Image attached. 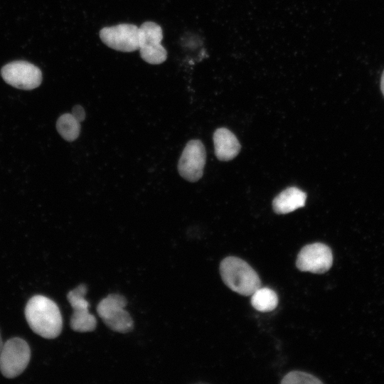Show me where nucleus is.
Masks as SVG:
<instances>
[{
	"mask_svg": "<svg viewBox=\"0 0 384 384\" xmlns=\"http://www.w3.org/2000/svg\"><path fill=\"white\" fill-rule=\"evenodd\" d=\"M126 298L119 294H110L97 304V312L104 323L112 330L127 333L134 327L133 320L125 310Z\"/></svg>",
	"mask_w": 384,
	"mask_h": 384,
	"instance_id": "nucleus-3",
	"label": "nucleus"
},
{
	"mask_svg": "<svg viewBox=\"0 0 384 384\" xmlns=\"http://www.w3.org/2000/svg\"><path fill=\"white\" fill-rule=\"evenodd\" d=\"M163 38L161 27L152 21H146L139 28V49L145 62L161 64L166 60L167 52L161 44Z\"/></svg>",
	"mask_w": 384,
	"mask_h": 384,
	"instance_id": "nucleus-5",
	"label": "nucleus"
},
{
	"mask_svg": "<svg viewBox=\"0 0 384 384\" xmlns=\"http://www.w3.org/2000/svg\"><path fill=\"white\" fill-rule=\"evenodd\" d=\"M56 128L60 136L68 142L75 140L80 132V122L71 113L62 114L57 120Z\"/></svg>",
	"mask_w": 384,
	"mask_h": 384,
	"instance_id": "nucleus-14",
	"label": "nucleus"
},
{
	"mask_svg": "<svg viewBox=\"0 0 384 384\" xmlns=\"http://www.w3.org/2000/svg\"><path fill=\"white\" fill-rule=\"evenodd\" d=\"M30 358V347L25 340L10 338L3 343L0 352V370L6 378H15L25 370Z\"/></svg>",
	"mask_w": 384,
	"mask_h": 384,
	"instance_id": "nucleus-4",
	"label": "nucleus"
},
{
	"mask_svg": "<svg viewBox=\"0 0 384 384\" xmlns=\"http://www.w3.org/2000/svg\"><path fill=\"white\" fill-rule=\"evenodd\" d=\"M100 38L106 46L118 51L132 52L139 49V28L134 24L104 27L100 31Z\"/></svg>",
	"mask_w": 384,
	"mask_h": 384,
	"instance_id": "nucleus-9",
	"label": "nucleus"
},
{
	"mask_svg": "<svg viewBox=\"0 0 384 384\" xmlns=\"http://www.w3.org/2000/svg\"><path fill=\"white\" fill-rule=\"evenodd\" d=\"M220 273L228 287L243 296L252 295L261 287L260 279L254 269L237 257L224 258L220 265Z\"/></svg>",
	"mask_w": 384,
	"mask_h": 384,
	"instance_id": "nucleus-2",
	"label": "nucleus"
},
{
	"mask_svg": "<svg viewBox=\"0 0 384 384\" xmlns=\"http://www.w3.org/2000/svg\"><path fill=\"white\" fill-rule=\"evenodd\" d=\"M2 346H3V342H2L1 334H0V352L2 348Z\"/></svg>",
	"mask_w": 384,
	"mask_h": 384,
	"instance_id": "nucleus-18",
	"label": "nucleus"
},
{
	"mask_svg": "<svg viewBox=\"0 0 384 384\" xmlns=\"http://www.w3.org/2000/svg\"><path fill=\"white\" fill-rule=\"evenodd\" d=\"M87 289V286L81 284L70 291L67 295L73 309L70 326L73 330L78 332L92 331L97 326L96 318L89 312L90 304L85 297Z\"/></svg>",
	"mask_w": 384,
	"mask_h": 384,
	"instance_id": "nucleus-10",
	"label": "nucleus"
},
{
	"mask_svg": "<svg viewBox=\"0 0 384 384\" xmlns=\"http://www.w3.org/2000/svg\"><path fill=\"white\" fill-rule=\"evenodd\" d=\"M333 264V255L330 247L321 242L304 246L297 257L296 266L302 272L314 274L326 272Z\"/></svg>",
	"mask_w": 384,
	"mask_h": 384,
	"instance_id": "nucleus-7",
	"label": "nucleus"
},
{
	"mask_svg": "<svg viewBox=\"0 0 384 384\" xmlns=\"http://www.w3.org/2000/svg\"><path fill=\"white\" fill-rule=\"evenodd\" d=\"M215 154L220 161L234 159L240 152V144L235 135L229 129L221 127L217 129L213 137Z\"/></svg>",
	"mask_w": 384,
	"mask_h": 384,
	"instance_id": "nucleus-11",
	"label": "nucleus"
},
{
	"mask_svg": "<svg viewBox=\"0 0 384 384\" xmlns=\"http://www.w3.org/2000/svg\"><path fill=\"white\" fill-rule=\"evenodd\" d=\"M206 154L203 143L198 139L189 141L178 163V171L184 179L196 182L203 176Z\"/></svg>",
	"mask_w": 384,
	"mask_h": 384,
	"instance_id": "nucleus-8",
	"label": "nucleus"
},
{
	"mask_svg": "<svg viewBox=\"0 0 384 384\" xmlns=\"http://www.w3.org/2000/svg\"><path fill=\"white\" fill-rule=\"evenodd\" d=\"M281 383L283 384H297V383H322L316 377L311 374L302 371H292L287 373L282 378Z\"/></svg>",
	"mask_w": 384,
	"mask_h": 384,
	"instance_id": "nucleus-15",
	"label": "nucleus"
},
{
	"mask_svg": "<svg viewBox=\"0 0 384 384\" xmlns=\"http://www.w3.org/2000/svg\"><path fill=\"white\" fill-rule=\"evenodd\" d=\"M1 74L7 84L25 90L36 88L42 82L41 70L23 60L13 61L5 65L1 68Z\"/></svg>",
	"mask_w": 384,
	"mask_h": 384,
	"instance_id": "nucleus-6",
	"label": "nucleus"
},
{
	"mask_svg": "<svg viewBox=\"0 0 384 384\" xmlns=\"http://www.w3.org/2000/svg\"><path fill=\"white\" fill-rule=\"evenodd\" d=\"M250 302L256 310L268 312L277 307L278 297L274 290L260 287L251 295Z\"/></svg>",
	"mask_w": 384,
	"mask_h": 384,
	"instance_id": "nucleus-13",
	"label": "nucleus"
},
{
	"mask_svg": "<svg viewBox=\"0 0 384 384\" xmlns=\"http://www.w3.org/2000/svg\"><path fill=\"white\" fill-rule=\"evenodd\" d=\"M380 90L382 91V93L384 95V70L383 72V74L381 75V79H380Z\"/></svg>",
	"mask_w": 384,
	"mask_h": 384,
	"instance_id": "nucleus-17",
	"label": "nucleus"
},
{
	"mask_svg": "<svg viewBox=\"0 0 384 384\" xmlns=\"http://www.w3.org/2000/svg\"><path fill=\"white\" fill-rule=\"evenodd\" d=\"M75 119H77L80 122L83 121L85 118V112L83 107L80 105H75L72 109L71 113Z\"/></svg>",
	"mask_w": 384,
	"mask_h": 384,
	"instance_id": "nucleus-16",
	"label": "nucleus"
},
{
	"mask_svg": "<svg viewBox=\"0 0 384 384\" xmlns=\"http://www.w3.org/2000/svg\"><path fill=\"white\" fill-rule=\"evenodd\" d=\"M306 194L296 187H289L279 193L272 201L274 211L287 214L305 205Z\"/></svg>",
	"mask_w": 384,
	"mask_h": 384,
	"instance_id": "nucleus-12",
	"label": "nucleus"
},
{
	"mask_svg": "<svg viewBox=\"0 0 384 384\" xmlns=\"http://www.w3.org/2000/svg\"><path fill=\"white\" fill-rule=\"evenodd\" d=\"M25 316L31 329L46 338H55L62 331L63 319L58 305L42 296L32 297L25 307Z\"/></svg>",
	"mask_w": 384,
	"mask_h": 384,
	"instance_id": "nucleus-1",
	"label": "nucleus"
}]
</instances>
